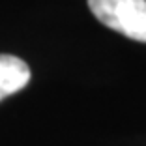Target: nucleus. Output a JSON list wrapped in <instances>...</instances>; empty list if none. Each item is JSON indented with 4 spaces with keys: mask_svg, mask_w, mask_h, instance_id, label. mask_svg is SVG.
Here are the masks:
<instances>
[{
    "mask_svg": "<svg viewBox=\"0 0 146 146\" xmlns=\"http://www.w3.org/2000/svg\"><path fill=\"white\" fill-rule=\"evenodd\" d=\"M88 8L107 28L146 43V0H88Z\"/></svg>",
    "mask_w": 146,
    "mask_h": 146,
    "instance_id": "nucleus-1",
    "label": "nucleus"
},
{
    "mask_svg": "<svg viewBox=\"0 0 146 146\" xmlns=\"http://www.w3.org/2000/svg\"><path fill=\"white\" fill-rule=\"evenodd\" d=\"M30 68L13 54H0V101L30 82Z\"/></svg>",
    "mask_w": 146,
    "mask_h": 146,
    "instance_id": "nucleus-2",
    "label": "nucleus"
}]
</instances>
